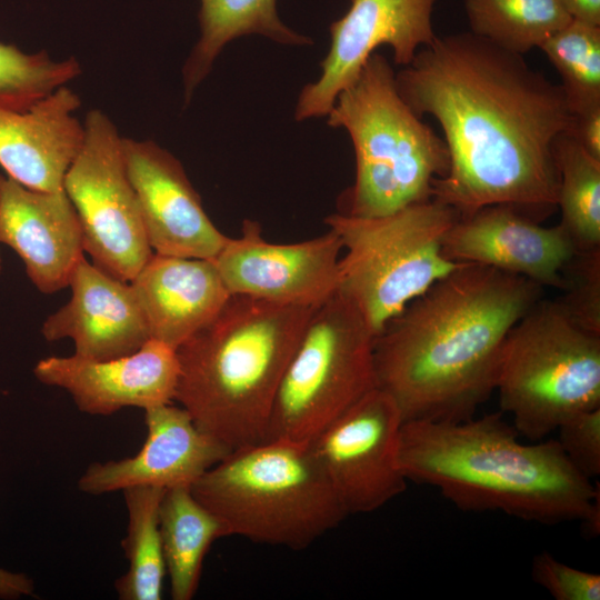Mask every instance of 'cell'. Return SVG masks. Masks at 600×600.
Wrapping results in <instances>:
<instances>
[{"label":"cell","mask_w":600,"mask_h":600,"mask_svg":"<svg viewBox=\"0 0 600 600\" xmlns=\"http://www.w3.org/2000/svg\"><path fill=\"white\" fill-rule=\"evenodd\" d=\"M400 96L433 117L450 166L433 197L466 216L509 206L540 222L558 204L556 141L574 114L560 84L522 54L470 31L442 36L396 73Z\"/></svg>","instance_id":"6da1fadb"},{"label":"cell","mask_w":600,"mask_h":600,"mask_svg":"<svg viewBox=\"0 0 600 600\" xmlns=\"http://www.w3.org/2000/svg\"><path fill=\"white\" fill-rule=\"evenodd\" d=\"M542 294L524 277L460 263L376 337L378 388L404 422L472 418L494 391L507 334Z\"/></svg>","instance_id":"7a4b0ae2"},{"label":"cell","mask_w":600,"mask_h":600,"mask_svg":"<svg viewBox=\"0 0 600 600\" xmlns=\"http://www.w3.org/2000/svg\"><path fill=\"white\" fill-rule=\"evenodd\" d=\"M399 462L464 511H500L542 524L581 521L600 506L593 484L557 439L527 444L502 412L457 422L406 421Z\"/></svg>","instance_id":"3957f363"},{"label":"cell","mask_w":600,"mask_h":600,"mask_svg":"<svg viewBox=\"0 0 600 600\" xmlns=\"http://www.w3.org/2000/svg\"><path fill=\"white\" fill-rule=\"evenodd\" d=\"M317 309L231 296L177 349L174 400L230 451L268 440L281 379Z\"/></svg>","instance_id":"277c9868"},{"label":"cell","mask_w":600,"mask_h":600,"mask_svg":"<svg viewBox=\"0 0 600 600\" xmlns=\"http://www.w3.org/2000/svg\"><path fill=\"white\" fill-rule=\"evenodd\" d=\"M328 126L344 129L356 156V178L340 213L377 217L433 197L450 166L443 138L400 96L389 61L373 52L337 97Z\"/></svg>","instance_id":"5b68a950"},{"label":"cell","mask_w":600,"mask_h":600,"mask_svg":"<svg viewBox=\"0 0 600 600\" xmlns=\"http://www.w3.org/2000/svg\"><path fill=\"white\" fill-rule=\"evenodd\" d=\"M226 536L301 550L348 513L309 444L270 439L232 450L192 486Z\"/></svg>","instance_id":"8992f818"},{"label":"cell","mask_w":600,"mask_h":600,"mask_svg":"<svg viewBox=\"0 0 600 600\" xmlns=\"http://www.w3.org/2000/svg\"><path fill=\"white\" fill-rule=\"evenodd\" d=\"M461 217L431 198L377 217L333 213L324 222L346 250L339 291L376 334L412 300L460 263L443 254V239Z\"/></svg>","instance_id":"52a82bcc"},{"label":"cell","mask_w":600,"mask_h":600,"mask_svg":"<svg viewBox=\"0 0 600 600\" xmlns=\"http://www.w3.org/2000/svg\"><path fill=\"white\" fill-rule=\"evenodd\" d=\"M494 391L519 436L542 440L570 417L600 407V334L558 300L541 298L507 334Z\"/></svg>","instance_id":"ba28073f"},{"label":"cell","mask_w":600,"mask_h":600,"mask_svg":"<svg viewBox=\"0 0 600 600\" xmlns=\"http://www.w3.org/2000/svg\"><path fill=\"white\" fill-rule=\"evenodd\" d=\"M376 334L339 290L312 314L281 379L268 440L310 444L378 388Z\"/></svg>","instance_id":"9c48e42d"},{"label":"cell","mask_w":600,"mask_h":600,"mask_svg":"<svg viewBox=\"0 0 600 600\" xmlns=\"http://www.w3.org/2000/svg\"><path fill=\"white\" fill-rule=\"evenodd\" d=\"M83 127V143L63 190L81 224L83 251L102 271L130 282L154 252L127 172L122 137L98 109L87 113Z\"/></svg>","instance_id":"30bf717a"},{"label":"cell","mask_w":600,"mask_h":600,"mask_svg":"<svg viewBox=\"0 0 600 600\" xmlns=\"http://www.w3.org/2000/svg\"><path fill=\"white\" fill-rule=\"evenodd\" d=\"M403 422L394 400L376 388L309 444L348 516L376 511L406 490Z\"/></svg>","instance_id":"8fae6325"},{"label":"cell","mask_w":600,"mask_h":600,"mask_svg":"<svg viewBox=\"0 0 600 600\" xmlns=\"http://www.w3.org/2000/svg\"><path fill=\"white\" fill-rule=\"evenodd\" d=\"M436 0H350L348 11L330 24V48L317 81L299 94L294 119L326 117L338 94L350 86L369 57L382 44L393 60L408 66L417 52L436 38L432 11Z\"/></svg>","instance_id":"7c38bea8"},{"label":"cell","mask_w":600,"mask_h":600,"mask_svg":"<svg viewBox=\"0 0 600 600\" xmlns=\"http://www.w3.org/2000/svg\"><path fill=\"white\" fill-rule=\"evenodd\" d=\"M342 249L331 229L301 242L272 243L259 222L246 219L241 236L228 238L212 261L231 296L319 308L339 290Z\"/></svg>","instance_id":"4fadbf2b"},{"label":"cell","mask_w":600,"mask_h":600,"mask_svg":"<svg viewBox=\"0 0 600 600\" xmlns=\"http://www.w3.org/2000/svg\"><path fill=\"white\" fill-rule=\"evenodd\" d=\"M122 148L153 252L216 257L229 237L207 214L182 163L153 140L122 138Z\"/></svg>","instance_id":"5bb4252c"},{"label":"cell","mask_w":600,"mask_h":600,"mask_svg":"<svg viewBox=\"0 0 600 600\" xmlns=\"http://www.w3.org/2000/svg\"><path fill=\"white\" fill-rule=\"evenodd\" d=\"M442 250L453 262L492 267L561 290L562 272L577 252L560 223L544 227L503 204L461 216L446 234Z\"/></svg>","instance_id":"9a60e30c"},{"label":"cell","mask_w":600,"mask_h":600,"mask_svg":"<svg viewBox=\"0 0 600 600\" xmlns=\"http://www.w3.org/2000/svg\"><path fill=\"white\" fill-rule=\"evenodd\" d=\"M33 374L43 384L66 390L80 411L110 416L127 407L146 410L171 403L180 364L176 349L150 339L137 352L109 360L43 358Z\"/></svg>","instance_id":"2e32d148"},{"label":"cell","mask_w":600,"mask_h":600,"mask_svg":"<svg viewBox=\"0 0 600 600\" xmlns=\"http://www.w3.org/2000/svg\"><path fill=\"white\" fill-rule=\"evenodd\" d=\"M144 412L147 438L140 451L120 460L92 462L78 480L80 491L99 496L137 486L191 487L230 452L181 406L166 403Z\"/></svg>","instance_id":"e0dca14e"},{"label":"cell","mask_w":600,"mask_h":600,"mask_svg":"<svg viewBox=\"0 0 600 600\" xmlns=\"http://www.w3.org/2000/svg\"><path fill=\"white\" fill-rule=\"evenodd\" d=\"M0 243L22 260L42 293L69 286L83 254L78 214L64 190L29 189L0 171Z\"/></svg>","instance_id":"ac0fdd59"},{"label":"cell","mask_w":600,"mask_h":600,"mask_svg":"<svg viewBox=\"0 0 600 600\" xmlns=\"http://www.w3.org/2000/svg\"><path fill=\"white\" fill-rule=\"evenodd\" d=\"M69 287V302L42 324L46 340L69 338L73 354L89 360L129 356L150 340L146 317L130 282L106 273L83 256Z\"/></svg>","instance_id":"d6986e66"},{"label":"cell","mask_w":600,"mask_h":600,"mask_svg":"<svg viewBox=\"0 0 600 600\" xmlns=\"http://www.w3.org/2000/svg\"><path fill=\"white\" fill-rule=\"evenodd\" d=\"M81 99L62 86L26 110L0 108V167L22 186L63 189L64 176L84 139L74 116Z\"/></svg>","instance_id":"ffe728a7"},{"label":"cell","mask_w":600,"mask_h":600,"mask_svg":"<svg viewBox=\"0 0 600 600\" xmlns=\"http://www.w3.org/2000/svg\"><path fill=\"white\" fill-rule=\"evenodd\" d=\"M150 339L178 349L231 297L212 259L153 253L130 281Z\"/></svg>","instance_id":"44dd1931"},{"label":"cell","mask_w":600,"mask_h":600,"mask_svg":"<svg viewBox=\"0 0 600 600\" xmlns=\"http://www.w3.org/2000/svg\"><path fill=\"white\" fill-rule=\"evenodd\" d=\"M200 37L182 68L184 103L211 72L226 44L247 34H260L281 44H310L312 40L287 27L277 0H200Z\"/></svg>","instance_id":"7402d4cb"},{"label":"cell","mask_w":600,"mask_h":600,"mask_svg":"<svg viewBox=\"0 0 600 600\" xmlns=\"http://www.w3.org/2000/svg\"><path fill=\"white\" fill-rule=\"evenodd\" d=\"M166 572L173 600H191L200 583L206 554L226 531L191 487L166 489L159 507Z\"/></svg>","instance_id":"603a6c76"},{"label":"cell","mask_w":600,"mask_h":600,"mask_svg":"<svg viewBox=\"0 0 600 600\" xmlns=\"http://www.w3.org/2000/svg\"><path fill=\"white\" fill-rule=\"evenodd\" d=\"M166 489L130 487L123 497L128 513L122 548L128 561L124 574L114 582L121 600H160L167 574L159 529V507Z\"/></svg>","instance_id":"cb8c5ba5"},{"label":"cell","mask_w":600,"mask_h":600,"mask_svg":"<svg viewBox=\"0 0 600 600\" xmlns=\"http://www.w3.org/2000/svg\"><path fill=\"white\" fill-rule=\"evenodd\" d=\"M470 32L524 54L572 19L560 0H464Z\"/></svg>","instance_id":"d4e9b609"},{"label":"cell","mask_w":600,"mask_h":600,"mask_svg":"<svg viewBox=\"0 0 600 600\" xmlns=\"http://www.w3.org/2000/svg\"><path fill=\"white\" fill-rule=\"evenodd\" d=\"M561 227L579 251L600 248V159L567 132L554 144Z\"/></svg>","instance_id":"484cf974"},{"label":"cell","mask_w":600,"mask_h":600,"mask_svg":"<svg viewBox=\"0 0 600 600\" xmlns=\"http://www.w3.org/2000/svg\"><path fill=\"white\" fill-rule=\"evenodd\" d=\"M539 49L559 73L573 114L600 107V26L571 20Z\"/></svg>","instance_id":"4316f807"},{"label":"cell","mask_w":600,"mask_h":600,"mask_svg":"<svg viewBox=\"0 0 600 600\" xmlns=\"http://www.w3.org/2000/svg\"><path fill=\"white\" fill-rule=\"evenodd\" d=\"M81 72L73 57L54 60L46 51L27 53L0 41V108L26 110Z\"/></svg>","instance_id":"83f0119b"},{"label":"cell","mask_w":600,"mask_h":600,"mask_svg":"<svg viewBox=\"0 0 600 600\" xmlns=\"http://www.w3.org/2000/svg\"><path fill=\"white\" fill-rule=\"evenodd\" d=\"M562 274L564 294L557 300L581 327L600 334V248L577 250Z\"/></svg>","instance_id":"f1b7e54d"},{"label":"cell","mask_w":600,"mask_h":600,"mask_svg":"<svg viewBox=\"0 0 600 600\" xmlns=\"http://www.w3.org/2000/svg\"><path fill=\"white\" fill-rule=\"evenodd\" d=\"M531 578L556 600L600 599V574L566 564L547 551L533 557Z\"/></svg>","instance_id":"f546056e"},{"label":"cell","mask_w":600,"mask_h":600,"mask_svg":"<svg viewBox=\"0 0 600 600\" xmlns=\"http://www.w3.org/2000/svg\"><path fill=\"white\" fill-rule=\"evenodd\" d=\"M559 442L569 461L588 479L600 474V407L577 413L558 429Z\"/></svg>","instance_id":"4dcf8cb0"},{"label":"cell","mask_w":600,"mask_h":600,"mask_svg":"<svg viewBox=\"0 0 600 600\" xmlns=\"http://www.w3.org/2000/svg\"><path fill=\"white\" fill-rule=\"evenodd\" d=\"M571 132L589 153L600 159V107L574 114Z\"/></svg>","instance_id":"1f68e13d"},{"label":"cell","mask_w":600,"mask_h":600,"mask_svg":"<svg viewBox=\"0 0 600 600\" xmlns=\"http://www.w3.org/2000/svg\"><path fill=\"white\" fill-rule=\"evenodd\" d=\"M33 592L34 583L29 576L0 568L1 599H19L32 596Z\"/></svg>","instance_id":"d6a6232c"},{"label":"cell","mask_w":600,"mask_h":600,"mask_svg":"<svg viewBox=\"0 0 600 600\" xmlns=\"http://www.w3.org/2000/svg\"><path fill=\"white\" fill-rule=\"evenodd\" d=\"M572 20L600 26V0H560Z\"/></svg>","instance_id":"836d02e7"},{"label":"cell","mask_w":600,"mask_h":600,"mask_svg":"<svg viewBox=\"0 0 600 600\" xmlns=\"http://www.w3.org/2000/svg\"><path fill=\"white\" fill-rule=\"evenodd\" d=\"M1 269H2V261H1V256H0V273H1Z\"/></svg>","instance_id":"e575fe53"}]
</instances>
